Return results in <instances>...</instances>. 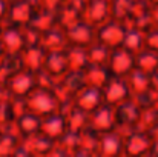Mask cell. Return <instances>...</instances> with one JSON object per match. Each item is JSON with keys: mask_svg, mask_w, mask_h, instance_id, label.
Here are the masks:
<instances>
[{"mask_svg": "<svg viewBox=\"0 0 158 157\" xmlns=\"http://www.w3.org/2000/svg\"><path fill=\"white\" fill-rule=\"evenodd\" d=\"M85 85H86V82H85L83 72H80V71H68L64 76L57 79L55 88L52 91L55 93V96L60 102V111L64 109L66 106L72 105L74 97Z\"/></svg>", "mask_w": 158, "mask_h": 157, "instance_id": "cell-1", "label": "cell"}, {"mask_svg": "<svg viewBox=\"0 0 158 157\" xmlns=\"http://www.w3.org/2000/svg\"><path fill=\"white\" fill-rule=\"evenodd\" d=\"M25 105H26L28 111H31L40 117H45L48 114L60 111V102H58L55 93L52 89L40 88V86H37L34 91H31L25 97Z\"/></svg>", "mask_w": 158, "mask_h": 157, "instance_id": "cell-2", "label": "cell"}, {"mask_svg": "<svg viewBox=\"0 0 158 157\" xmlns=\"http://www.w3.org/2000/svg\"><path fill=\"white\" fill-rule=\"evenodd\" d=\"M151 136L146 131L132 128L123 133V156H149L151 150Z\"/></svg>", "mask_w": 158, "mask_h": 157, "instance_id": "cell-3", "label": "cell"}, {"mask_svg": "<svg viewBox=\"0 0 158 157\" xmlns=\"http://www.w3.org/2000/svg\"><path fill=\"white\" fill-rule=\"evenodd\" d=\"M126 28H127V25L124 22L109 19L105 23H102L100 26L95 28V40L106 45V46H109L110 50L118 48L123 43Z\"/></svg>", "mask_w": 158, "mask_h": 157, "instance_id": "cell-4", "label": "cell"}, {"mask_svg": "<svg viewBox=\"0 0 158 157\" xmlns=\"http://www.w3.org/2000/svg\"><path fill=\"white\" fill-rule=\"evenodd\" d=\"M37 8H39L37 0H12V2H9V8H8L5 22H6V25H14V26L23 28V26L29 25Z\"/></svg>", "mask_w": 158, "mask_h": 157, "instance_id": "cell-5", "label": "cell"}, {"mask_svg": "<svg viewBox=\"0 0 158 157\" xmlns=\"http://www.w3.org/2000/svg\"><path fill=\"white\" fill-rule=\"evenodd\" d=\"M5 86L11 97H22L25 99L31 91L37 88V77L34 71H29L26 68H22L15 74H12L6 82Z\"/></svg>", "mask_w": 158, "mask_h": 157, "instance_id": "cell-6", "label": "cell"}, {"mask_svg": "<svg viewBox=\"0 0 158 157\" xmlns=\"http://www.w3.org/2000/svg\"><path fill=\"white\" fill-rule=\"evenodd\" d=\"M141 108L137 105V102L129 97L123 100L121 103L114 106V120H115V128L120 129L121 133L129 131L137 126L138 117H140Z\"/></svg>", "mask_w": 158, "mask_h": 157, "instance_id": "cell-7", "label": "cell"}, {"mask_svg": "<svg viewBox=\"0 0 158 157\" xmlns=\"http://www.w3.org/2000/svg\"><path fill=\"white\" fill-rule=\"evenodd\" d=\"M107 71L110 76L117 77H126L134 68H135V54L124 50L123 46L114 48L110 51L107 65Z\"/></svg>", "mask_w": 158, "mask_h": 157, "instance_id": "cell-8", "label": "cell"}, {"mask_svg": "<svg viewBox=\"0 0 158 157\" xmlns=\"http://www.w3.org/2000/svg\"><path fill=\"white\" fill-rule=\"evenodd\" d=\"M68 46H80V48H88L95 42V26L86 22L85 19L80 20L78 23L69 26L64 29Z\"/></svg>", "mask_w": 158, "mask_h": 157, "instance_id": "cell-9", "label": "cell"}, {"mask_svg": "<svg viewBox=\"0 0 158 157\" xmlns=\"http://www.w3.org/2000/svg\"><path fill=\"white\" fill-rule=\"evenodd\" d=\"M102 94H103V103L109 106H115L121 103L123 100L132 97L124 77H117V76H110L106 80V83L102 86Z\"/></svg>", "mask_w": 158, "mask_h": 157, "instance_id": "cell-10", "label": "cell"}, {"mask_svg": "<svg viewBox=\"0 0 158 157\" xmlns=\"http://www.w3.org/2000/svg\"><path fill=\"white\" fill-rule=\"evenodd\" d=\"M88 128L103 134L107 131L115 129V120H114V106L103 103L98 106L97 109H94L92 112H89L88 117Z\"/></svg>", "mask_w": 158, "mask_h": 157, "instance_id": "cell-11", "label": "cell"}, {"mask_svg": "<svg viewBox=\"0 0 158 157\" xmlns=\"http://www.w3.org/2000/svg\"><path fill=\"white\" fill-rule=\"evenodd\" d=\"M74 106L86 111V112H92L94 109H97L98 106L103 105V94H102V88L98 86H91V85H85L77 96L74 97Z\"/></svg>", "mask_w": 158, "mask_h": 157, "instance_id": "cell-12", "label": "cell"}, {"mask_svg": "<svg viewBox=\"0 0 158 157\" xmlns=\"http://www.w3.org/2000/svg\"><path fill=\"white\" fill-rule=\"evenodd\" d=\"M126 25L135 26L143 33L149 31L154 26L152 19H151V5L146 0H134V5H132V9H131Z\"/></svg>", "mask_w": 158, "mask_h": 157, "instance_id": "cell-13", "label": "cell"}, {"mask_svg": "<svg viewBox=\"0 0 158 157\" xmlns=\"http://www.w3.org/2000/svg\"><path fill=\"white\" fill-rule=\"evenodd\" d=\"M0 43L6 54H20L26 46L23 29L14 25L3 26V31L0 34Z\"/></svg>", "mask_w": 158, "mask_h": 157, "instance_id": "cell-14", "label": "cell"}, {"mask_svg": "<svg viewBox=\"0 0 158 157\" xmlns=\"http://www.w3.org/2000/svg\"><path fill=\"white\" fill-rule=\"evenodd\" d=\"M98 156L117 157L123 156V133L120 129H112L100 134L98 142Z\"/></svg>", "mask_w": 158, "mask_h": 157, "instance_id": "cell-15", "label": "cell"}, {"mask_svg": "<svg viewBox=\"0 0 158 157\" xmlns=\"http://www.w3.org/2000/svg\"><path fill=\"white\" fill-rule=\"evenodd\" d=\"M68 131L66 128V119H64V114L61 111H57L52 114H48L45 117H42V122H40V131L43 136L52 139V140H58L64 133Z\"/></svg>", "mask_w": 158, "mask_h": 157, "instance_id": "cell-16", "label": "cell"}, {"mask_svg": "<svg viewBox=\"0 0 158 157\" xmlns=\"http://www.w3.org/2000/svg\"><path fill=\"white\" fill-rule=\"evenodd\" d=\"M40 122H42L40 116L26 109L15 117L14 125H15V131L20 136V139H28L40 131Z\"/></svg>", "mask_w": 158, "mask_h": 157, "instance_id": "cell-17", "label": "cell"}, {"mask_svg": "<svg viewBox=\"0 0 158 157\" xmlns=\"http://www.w3.org/2000/svg\"><path fill=\"white\" fill-rule=\"evenodd\" d=\"M110 19L109 0H88L85 9V20L95 28Z\"/></svg>", "mask_w": 158, "mask_h": 157, "instance_id": "cell-18", "label": "cell"}, {"mask_svg": "<svg viewBox=\"0 0 158 157\" xmlns=\"http://www.w3.org/2000/svg\"><path fill=\"white\" fill-rule=\"evenodd\" d=\"M43 69L51 74L55 79H60L69 71V63L66 57V48L64 50H57V51H48Z\"/></svg>", "mask_w": 158, "mask_h": 157, "instance_id": "cell-19", "label": "cell"}, {"mask_svg": "<svg viewBox=\"0 0 158 157\" xmlns=\"http://www.w3.org/2000/svg\"><path fill=\"white\" fill-rule=\"evenodd\" d=\"M98 142H100V134L86 128L78 134V143L77 150L74 153L75 157H91L98 156Z\"/></svg>", "mask_w": 158, "mask_h": 157, "instance_id": "cell-20", "label": "cell"}, {"mask_svg": "<svg viewBox=\"0 0 158 157\" xmlns=\"http://www.w3.org/2000/svg\"><path fill=\"white\" fill-rule=\"evenodd\" d=\"M46 50L42 45H31V46H25V50L20 52L22 55V62H23V68L39 72L43 69L45 65V59H46Z\"/></svg>", "mask_w": 158, "mask_h": 157, "instance_id": "cell-21", "label": "cell"}, {"mask_svg": "<svg viewBox=\"0 0 158 157\" xmlns=\"http://www.w3.org/2000/svg\"><path fill=\"white\" fill-rule=\"evenodd\" d=\"M61 112L64 114L68 131L75 133V134H80L83 129L88 128L89 112H86V111H83V109H80V108L74 106V105L66 106L64 109H61Z\"/></svg>", "mask_w": 158, "mask_h": 157, "instance_id": "cell-22", "label": "cell"}, {"mask_svg": "<svg viewBox=\"0 0 158 157\" xmlns=\"http://www.w3.org/2000/svg\"><path fill=\"white\" fill-rule=\"evenodd\" d=\"M85 19L83 11H80L78 8H75L74 5H71L69 2H64L58 9H57V25L61 29H68L69 26L78 23L80 20Z\"/></svg>", "mask_w": 158, "mask_h": 157, "instance_id": "cell-23", "label": "cell"}, {"mask_svg": "<svg viewBox=\"0 0 158 157\" xmlns=\"http://www.w3.org/2000/svg\"><path fill=\"white\" fill-rule=\"evenodd\" d=\"M40 45H42L46 51L64 50V48L68 46V40H66L64 29H61V28L57 25V26H54V28H51V29L42 33Z\"/></svg>", "mask_w": 158, "mask_h": 157, "instance_id": "cell-24", "label": "cell"}, {"mask_svg": "<svg viewBox=\"0 0 158 157\" xmlns=\"http://www.w3.org/2000/svg\"><path fill=\"white\" fill-rule=\"evenodd\" d=\"M127 86H129V91H131V96H137L149 88H152L151 85V74H146L137 68H134L126 77H124Z\"/></svg>", "mask_w": 158, "mask_h": 157, "instance_id": "cell-25", "label": "cell"}, {"mask_svg": "<svg viewBox=\"0 0 158 157\" xmlns=\"http://www.w3.org/2000/svg\"><path fill=\"white\" fill-rule=\"evenodd\" d=\"M29 26H32L39 33H45V31L51 29L54 26H57V11L37 8L34 17L29 22Z\"/></svg>", "mask_w": 158, "mask_h": 157, "instance_id": "cell-26", "label": "cell"}, {"mask_svg": "<svg viewBox=\"0 0 158 157\" xmlns=\"http://www.w3.org/2000/svg\"><path fill=\"white\" fill-rule=\"evenodd\" d=\"M25 140L28 142V145L32 151V156H51L52 148L55 145V140L43 136L42 133H37L32 137H28Z\"/></svg>", "mask_w": 158, "mask_h": 157, "instance_id": "cell-27", "label": "cell"}, {"mask_svg": "<svg viewBox=\"0 0 158 157\" xmlns=\"http://www.w3.org/2000/svg\"><path fill=\"white\" fill-rule=\"evenodd\" d=\"M66 57H68V63H69V71H80V72H83L89 66L86 48L66 46Z\"/></svg>", "mask_w": 158, "mask_h": 157, "instance_id": "cell-28", "label": "cell"}, {"mask_svg": "<svg viewBox=\"0 0 158 157\" xmlns=\"http://www.w3.org/2000/svg\"><path fill=\"white\" fill-rule=\"evenodd\" d=\"M121 46H123L124 50L131 51L132 54H137L138 51H141V50L144 48V33L140 31V29L135 28V26H129V25H127Z\"/></svg>", "mask_w": 158, "mask_h": 157, "instance_id": "cell-29", "label": "cell"}, {"mask_svg": "<svg viewBox=\"0 0 158 157\" xmlns=\"http://www.w3.org/2000/svg\"><path fill=\"white\" fill-rule=\"evenodd\" d=\"M135 68L146 74L155 72L158 69V52H154L146 48L138 51L135 54Z\"/></svg>", "mask_w": 158, "mask_h": 157, "instance_id": "cell-30", "label": "cell"}, {"mask_svg": "<svg viewBox=\"0 0 158 157\" xmlns=\"http://www.w3.org/2000/svg\"><path fill=\"white\" fill-rule=\"evenodd\" d=\"M20 136L15 131V125H11L0 131V156L12 154L17 145L20 143Z\"/></svg>", "mask_w": 158, "mask_h": 157, "instance_id": "cell-31", "label": "cell"}, {"mask_svg": "<svg viewBox=\"0 0 158 157\" xmlns=\"http://www.w3.org/2000/svg\"><path fill=\"white\" fill-rule=\"evenodd\" d=\"M83 77L86 85L91 86H98L102 88L106 83V80L110 77L109 71L106 66H100V65H89L85 71H83Z\"/></svg>", "mask_w": 158, "mask_h": 157, "instance_id": "cell-32", "label": "cell"}, {"mask_svg": "<svg viewBox=\"0 0 158 157\" xmlns=\"http://www.w3.org/2000/svg\"><path fill=\"white\" fill-rule=\"evenodd\" d=\"M110 48L106 46L100 42H94L92 45H89L86 48V54H88V62L89 65H100V66H106L109 55H110Z\"/></svg>", "mask_w": 158, "mask_h": 157, "instance_id": "cell-33", "label": "cell"}, {"mask_svg": "<svg viewBox=\"0 0 158 157\" xmlns=\"http://www.w3.org/2000/svg\"><path fill=\"white\" fill-rule=\"evenodd\" d=\"M132 5H134V0H109L110 19H115V20L126 23L129 19Z\"/></svg>", "mask_w": 158, "mask_h": 157, "instance_id": "cell-34", "label": "cell"}, {"mask_svg": "<svg viewBox=\"0 0 158 157\" xmlns=\"http://www.w3.org/2000/svg\"><path fill=\"white\" fill-rule=\"evenodd\" d=\"M14 122H15V112L12 108L11 97L2 99L0 100V131L14 125Z\"/></svg>", "mask_w": 158, "mask_h": 157, "instance_id": "cell-35", "label": "cell"}, {"mask_svg": "<svg viewBox=\"0 0 158 157\" xmlns=\"http://www.w3.org/2000/svg\"><path fill=\"white\" fill-rule=\"evenodd\" d=\"M158 123L157 119V108H146V109H141L140 112V117H138V122H137V129H141V131H149L154 125Z\"/></svg>", "mask_w": 158, "mask_h": 157, "instance_id": "cell-36", "label": "cell"}, {"mask_svg": "<svg viewBox=\"0 0 158 157\" xmlns=\"http://www.w3.org/2000/svg\"><path fill=\"white\" fill-rule=\"evenodd\" d=\"M132 99L137 102V105L141 108V109H146V108H157L158 106V91L154 88H149L137 96H132Z\"/></svg>", "mask_w": 158, "mask_h": 157, "instance_id": "cell-37", "label": "cell"}, {"mask_svg": "<svg viewBox=\"0 0 158 157\" xmlns=\"http://www.w3.org/2000/svg\"><path fill=\"white\" fill-rule=\"evenodd\" d=\"M144 48L158 52V26H152L144 33Z\"/></svg>", "mask_w": 158, "mask_h": 157, "instance_id": "cell-38", "label": "cell"}, {"mask_svg": "<svg viewBox=\"0 0 158 157\" xmlns=\"http://www.w3.org/2000/svg\"><path fill=\"white\" fill-rule=\"evenodd\" d=\"M35 77H37V86H40V88H48V89H54V88H55L57 79L52 77L51 74H48L45 69L35 72Z\"/></svg>", "mask_w": 158, "mask_h": 157, "instance_id": "cell-39", "label": "cell"}, {"mask_svg": "<svg viewBox=\"0 0 158 157\" xmlns=\"http://www.w3.org/2000/svg\"><path fill=\"white\" fill-rule=\"evenodd\" d=\"M66 0H37L39 8L43 9H49V11H57Z\"/></svg>", "mask_w": 158, "mask_h": 157, "instance_id": "cell-40", "label": "cell"}, {"mask_svg": "<svg viewBox=\"0 0 158 157\" xmlns=\"http://www.w3.org/2000/svg\"><path fill=\"white\" fill-rule=\"evenodd\" d=\"M8 8H9V2L8 0H0V22H5Z\"/></svg>", "mask_w": 158, "mask_h": 157, "instance_id": "cell-41", "label": "cell"}, {"mask_svg": "<svg viewBox=\"0 0 158 157\" xmlns=\"http://www.w3.org/2000/svg\"><path fill=\"white\" fill-rule=\"evenodd\" d=\"M151 19H152L154 26H158V5L151 6Z\"/></svg>", "mask_w": 158, "mask_h": 157, "instance_id": "cell-42", "label": "cell"}, {"mask_svg": "<svg viewBox=\"0 0 158 157\" xmlns=\"http://www.w3.org/2000/svg\"><path fill=\"white\" fill-rule=\"evenodd\" d=\"M151 85H152L154 89H157L158 91V69L155 71V72L151 74Z\"/></svg>", "mask_w": 158, "mask_h": 157, "instance_id": "cell-43", "label": "cell"}, {"mask_svg": "<svg viewBox=\"0 0 158 157\" xmlns=\"http://www.w3.org/2000/svg\"><path fill=\"white\" fill-rule=\"evenodd\" d=\"M149 156H157L158 157V140H152L151 150H149Z\"/></svg>", "mask_w": 158, "mask_h": 157, "instance_id": "cell-44", "label": "cell"}, {"mask_svg": "<svg viewBox=\"0 0 158 157\" xmlns=\"http://www.w3.org/2000/svg\"><path fill=\"white\" fill-rule=\"evenodd\" d=\"M6 52H5V50H3V46H2V43H0V60L3 59V55H5Z\"/></svg>", "mask_w": 158, "mask_h": 157, "instance_id": "cell-45", "label": "cell"}, {"mask_svg": "<svg viewBox=\"0 0 158 157\" xmlns=\"http://www.w3.org/2000/svg\"><path fill=\"white\" fill-rule=\"evenodd\" d=\"M146 2H148L151 6H152V5H158V0H146Z\"/></svg>", "mask_w": 158, "mask_h": 157, "instance_id": "cell-46", "label": "cell"}, {"mask_svg": "<svg viewBox=\"0 0 158 157\" xmlns=\"http://www.w3.org/2000/svg\"><path fill=\"white\" fill-rule=\"evenodd\" d=\"M2 31H3V23L0 22V34H2Z\"/></svg>", "mask_w": 158, "mask_h": 157, "instance_id": "cell-47", "label": "cell"}, {"mask_svg": "<svg viewBox=\"0 0 158 157\" xmlns=\"http://www.w3.org/2000/svg\"><path fill=\"white\" fill-rule=\"evenodd\" d=\"M157 119H158V106H157Z\"/></svg>", "mask_w": 158, "mask_h": 157, "instance_id": "cell-48", "label": "cell"}, {"mask_svg": "<svg viewBox=\"0 0 158 157\" xmlns=\"http://www.w3.org/2000/svg\"><path fill=\"white\" fill-rule=\"evenodd\" d=\"M8 2H12V0H8Z\"/></svg>", "mask_w": 158, "mask_h": 157, "instance_id": "cell-49", "label": "cell"}]
</instances>
